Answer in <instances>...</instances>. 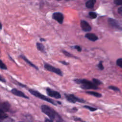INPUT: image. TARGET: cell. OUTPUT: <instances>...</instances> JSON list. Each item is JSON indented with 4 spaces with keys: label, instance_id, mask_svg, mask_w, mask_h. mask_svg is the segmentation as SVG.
Returning <instances> with one entry per match:
<instances>
[{
    "label": "cell",
    "instance_id": "6da1fadb",
    "mask_svg": "<svg viewBox=\"0 0 122 122\" xmlns=\"http://www.w3.org/2000/svg\"><path fill=\"white\" fill-rule=\"evenodd\" d=\"M41 111L46 115L48 116L52 120L56 122H65L61 116L52 108L47 105H42L41 107Z\"/></svg>",
    "mask_w": 122,
    "mask_h": 122
},
{
    "label": "cell",
    "instance_id": "7a4b0ae2",
    "mask_svg": "<svg viewBox=\"0 0 122 122\" xmlns=\"http://www.w3.org/2000/svg\"><path fill=\"white\" fill-rule=\"evenodd\" d=\"M74 82L77 84L80 85V87L82 89L89 90L99 89V87L92 83V81L85 79H74L73 80Z\"/></svg>",
    "mask_w": 122,
    "mask_h": 122
},
{
    "label": "cell",
    "instance_id": "3957f363",
    "mask_svg": "<svg viewBox=\"0 0 122 122\" xmlns=\"http://www.w3.org/2000/svg\"><path fill=\"white\" fill-rule=\"evenodd\" d=\"M28 91L32 95L36 97H37L42 100L45 101L46 102H47L54 105H57V102H55L54 101H53V100H52L51 99L48 98V97L44 95L43 94H41V92H38V91H36L35 90L32 89H28Z\"/></svg>",
    "mask_w": 122,
    "mask_h": 122
},
{
    "label": "cell",
    "instance_id": "277c9868",
    "mask_svg": "<svg viewBox=\"0 0 122 122\" xmlns=\"http://www.w3.org/2000/svg\"><path fill=\"white\" fill-rule=\"evenodd\" d=\"M44 68L45 70L49 71L54 73L57 75H59L60 76H63V73L60 69L57 68L46 62H44Z\"/></svg>",
    "mask_w": 122,
    "mask_h": 122
},
{
    "label": "cell",
    "instance_id": "5b68a950",
    "mask_svg": "<svg viewBox=\"0 0 122 122\" xmlns=\"http://www.w3.org/2000/svg\"><path fill=\"white\" fill-rule=\"evenodd\" d=\"M108 23L109 26L114 30L118 31H121L122 30L121 24L120 22L116 19L110 18H108Z\"/></svg>",
    "mask_w": 122,
    "mask_h": 122
},
{
    "label": "cell",
    "instance_id": "8992f818",
    "mask_svg": "<svg viewBox=\"0 0 122 122\" xmlns=\"http://www.w3.org/2000/svg\"><path fill=\"white\" fill-rule=\"evenodd\" d=\"M64 96L66 99V100L70 102L75 103L76 102L84 103L85 101L83 99L80 98L77 96H75L73 94H67L65 93Z\"/></svg>",
    "mask_w": 122,
    "mask_h": 122
},
{
    "label": "cell",
    "instance_id": "52a82bcc",
    "mask_svg": "<svg viewBox=\"0 0 122 122\" xmlns=\"http://www.w3.org/2000/svg\"><path fill=\"white\" fill-rule=\"evenodd\" d=\"M46 92L47 93V94L51 97H53L55 99H60L61 98V94H60V93L59 92H58V91H55L53 89H51L50 88H47L46 89Z\"/></svg>",
    "mask_w": 122,
    "mask_h": 122
},
{
    "label": "cell",
    "instance_id": "ba28073f",
    "mask_svg": "<svg viewBox=\"0 0 122 122\" xmlns=\"http://www.w3.org/2000/svg\"><path fill=\"white\" fill-rule=\"evenodd\" d=\"M64 15L60 12H54L52 15V18L53 20L57 21L59 24H62L64 20Z\"/></svg>",
    "mask_w": 122,
    "mask_h": 122
},
{
    "label": "cell",
    "instance_id": "9c48e42d",
    "mask_svg": "<svg viewBox=\"0 0 122 122\" xmlns=\"http://www.w3.org/2000/svg\"><path fill=\"white\" fill-rule=\"evenodd\" d=\"M80 26L83 31L85 32L90 31L92 28L89 23L85 20H81L80 21Z\"/></svg>",
    "mask_w": 122,
    "mask_h": 122
},
{
    "label": "cell",
    "instance_id": "30bf717a",
    "mask_svg": "<svg viewBox=\"0 0 122 122\" xmlns=\"http://www.w3.org/2000/svg\"><path fill=\"white\" fill-rule=\"evenodd\" d=\"M10 92L14 95L18 96V97H22L23 98H25V99H29V97H28L24 93H23L22 92L18 90L16 88H13L11 90Z\"/></svg>",
    "mask_w": 122,
    "mask_h": 122
},
{
    "label": "cell",
    "instance_id": "8fae6325",
    "mask_svg": "<svg viewBox=\"0 0 122 122\" xmlns=\"http://www.w3.org/2000/svg\"><path fill=\"white\" fill-rule=\"evenodd\" d=\"M10 107V104L8 102H0V111L6 112L9 111Z\"/></svg>",
    "mask_w": 122,
    "mask_h": 122
},
{
    "label": "cell",
    "instance_id": "7c38bea8",
    "mask_svg": "<svg viewBox=\"0 0 122 122\" xmlns=\"http://www.w3.org/2000/svg\"><path fill=\"white\" fill-rule=\"evenodd\" d=\"M85 37L93 42H95L99 40L98 37L93 33H87L85 35Z\"/></svg>",
    "mask_w": 122,
    "mask_h": 122
},
{
    "label": "cell",
    "instance_id": "4fadbf2b",
    "mask_svg": "<svg viewBox=\"0 0 122 122\" xmlns=\"http://www.w3.org/2000/svg\"><path fill=\"white\" fill-rule=\"evenodd\" d=\"M19 57L21 58L22 60H23L27 64H28L30 66L33 67V68H34L35 70H36L37 71L39 70V68L36 65H35L34 63H33L31 61H30L25 56H24L22 54H21L19 56Z\"/></svg>",
    "mask_w": 122,
    "mask_h": 122
},
{
    "label": "cell",
    "instance_id": "5bb4252c",
    "mask_svg": "<svg viewBox=\"0 0 122 122\" xmlns=\"http://www.w3.org/2000/svg\"><path fill=\"white\" fill-rule=\"evenodd\" d=\"M36 48L37 49V50L39 51H40L41 52L43 53H46V49H45V47L44 46V45L41 42H37L36 43Z\"/></svg>",
    "mask_w": 122,
    "mask_h": 122
},
{
    "label": "cell",
    "instance_id": "9a60e30c",
    "mask_svg": "<svg viewBox=\"0 0 122 122\" xmlns=\"http://www.w3.org/2000/svg\"><path fill=\"white\" fill-rule=\"evenodd\" d=\"M96 2V1L95 0H89L86 2L85 6L88 9H92L94 6Z\"/></svg>",
    "mask_w": 122,
    "mask_h": 122
},
{
    "label": "cell",
    "instance_id": "2e32d148",
    "mask_svg": "<svg viewBox=\"0 0 122 122\" xmlns=\"http://www.w3.org/2000/svg\"><path fill=\"white\" fill-rule=\"evenodd\" d=\"M87 94H88L90 95H92L97 98H101L102 97V94L100 93H99L96 92L94 91H87L85 92Z\"/></svg>",
    "mask_w": 122,
    "mask_h": 122
},
{
    "label": "cell",
    "instance_id": "e0dca14e",
    "mask_svg": "<svg viewBox=\"0 0 122 122\" xmlns=\"http://www.w3.org/2000/svg\"><path fill=\"white\" fill-rule=\"evenodd\" d=\"M61 52L67 57H69V58H73L74 59H79V58L75 56H74V55L72 54L70 52H68V51L65 50H61Z\"/></svg>",
    "mask_w": 122,
    "mask_h": 122
},
{
    "label": "cell",
    "instance_id": "ac0fdd59",
    "mask_svg": "<svg viewBox=\"0 0 122 122\" xmlns=\"http://www.w3.org/2000/svg\"><path fill=\"white\" fill-rule=\"evenodd\" d=\"M92 82L93 84H94L95 85H96L97 86L99 85H102L103 84V82L101 81H100L99 79H96V78H93L92 79Z\"/></svg>",
    "mask_w": 122,
    "mask_h": 122
},
{
    "label": "cell",
    "instance_id": "d6986e66",
    "mask_svg": "<svg viewBox=\"0 0 122 122\" xmlns=\"http://www.w3.org/2000/svg\"><path fill=\"white\" fill-rule=\"evenodd\" d=\"M7 117L8 115L6 114L5 112L0 111V122L3 120H4L5 118H7Z\"/></svg>",
    "mask_w": 122,
    "mask_h": 122
},
{
    "label": "cell",
    "instance_id": "ffe728a7",
    "mask_svg": "<svg viewBox=\"0 0 122 122\" xmlns=\"http://www.w3.org/2000/svg\"><path fill=\"white\" fill-rule=\"evenodd\" d=\"M108 89H109L110 90H112L113 91L117 92H121L120 89L118 87H117L116 86H112V85L109 86L108 87Z\"/></svg>",
    "mask_w": 122,
    "mask_h": 122
},
{
    "label": "cell",
    "instance_id": "44dd1931",
    "mask_svg": "<svg viewBox=\"0 0 122 122\" xmlns=\"http://www.w3.org/2000/svg\"><path fill=\"white\" fill-rule=\"evenodd\" d=\"M89 16L91 19H95L97 17V14L93 11H90L89 13Z\"/></svg>",
    "mask_w": 122,
    "mask_h": 122
},
{
    "label": "cell",
    "instance_id": "7402d4cb",
    "mask_svg": "<svg viewBox=\"0 0 122 122\" xmlns=\"http://www.w3.org/2000/svg\"><path fill=\"white\" fill-rule=\"evenodd\" d=\"M116 65L119 66V67H120L121 68H122V58H118L116 61Z\"/></svg>",
    "mask_w": 122,
    "mask_h": 122
},
{
    "label": "cell",
    "instance_id": "603a6c76",
    "mask_svg": "<svg viewBox=\"0 0 122 122\" xmlns=\"http://www.w3.org/2000/svg\"><path fill=\"white\" fill-rule=\"evenodd\" d=\"M0 68L2 70H7V67L6 65L3 63L1 60L0 59Z\"/></svg>",
    "mask_w": 122,
    "mask_h": 122
},
{
    "label": "cell",
    "instance_id": "cb8c5ba5",
    "mask_svg": "<svg viewBox=\"0 0 122 122\" xmlns=\"http://www.w3.org/2000/svg\"><path fill=\"white\" fill-rule=\"evenodd\" d=\"M83 107L89 110L90 111H92V112H93V111H95L96 110H97V108H94V107H91V106H88V105H85L83 106Z\"/></svg>",
    "mask_w": 122,
    "mask_h": 122
},
{
    "label": "cell",
    "instance_id": "d4e9b609",
    "mask_svg": "<svg viewBox=\"0 0 122 122\" xmlns=\"http://www.w3.org/2000/svg\"><path fill=\"white\" fill-rule=\"evenodd\" d=\"M0 122H14V121L12 119H11L8 116L7 118H5L4 120L1 121Z\"/></svg>",
    "mask_w": 122,
    "mask_h": 122
},
{
    "label": "cell",
    "instance_id": "484cf974",
    "mask_svg": "<svg viewBox=\"0 0 122 122\" xmlns=\"http://www.w3.org/2000/svg\"><path fill=\"white\" fill-rule=\"evenodd\" d=\"M97 67L99 68V69L101 70V71H102V70H104V66L102 65V61H101L98 63V64H97Z\"/></svg>",
    "mask_w": 122,
    "mask_h": 122
},
{
    "label": "cell",
    "instance_id": "4316f807",
    "mask_svg": "<svg viewBox=\"0 0 122 122\" xmlns=\"http://www.w3.org/2000/svg\"><path fill=\"white\" fill-rule=\"evenodd\" d=\"M72 48H73V49H74L75 50H76L78 51H79V52H81V51H82V49H81V47L80 46H79V45H74V46H72V47H71Z\"/></svg>",
    "mask_w": 122,
    "mask_h": 122
},
{
    "label": "cell",
    "instance_id": "83f0119b",
    "mask_svg": "<svg viewBox=\"0 0 122 122\" xmlns=\"http://www.w3.org/2000/svg\"><path fill=\"white\" fill-rule=\"evenodd\" d=\"M16 81L17 84H18L19 86H20V87H21L22 88H26L27 87L26 85H25V84H23L22 83H20V82L19 81Z\"/></svg>",
    "mask_w": 122,
    "mask_h": 122
},
{
    "label": "cell",
    "instance_id": "f1b7e54d",
    "mask_svg": "<svg viewBox=\"0 0 122 122\" xmlns=\"http://www.w3.org/2000/svg\"><path fill=\"white\" fill-rule=\"evenodd\" d=\"M113 2L114 3L117 5V6H119V5H122V2L120 0H114L113 1Z\"/></svg>",
    "mask_w": 122,
    "mask_h": 122
},
{
    "label": "cell",
    "instance_id": "f546056e",
    "mask_svg": "<svg viewBox=\"0 0 122 122\" xmlns=\"http://www.w3.org/2000/svg\"><path fill=\"white\" fill-rule=\"evenodd\" d=\"M59 62L61 64H62L64 65H69L70 64V63L68 62H67L66 61H59Z\"/></svg>",
    "mask_w": 122,
    "mask_h": 122
},
{
    "label": "cell",
    "instance_id": "4dcf8cb0",
    "mask_svg": "<svg viewBox=\"0 0 122 122\" xmlns=\"http://www.w3.org/2000/svg\"><path fill=\"white\" fill-rule=\"evenodd\" d=\"M117 11L119 14H120L121 15H122V6L120 7L117 9Z\"/></svg>",
    "mask_w": 122,
    "mask_h": 122
},
{
    "label": "cell",
    "instance_id": "1f68e13d",
    "mask_svg": "<svg viewBox=\"0 0 122 122\" xmlns=\"http://www.w3.org/2000/svg\"><path fill=\"white\" fill-rule=\"evenodd\" d=\"M0 81L2 82H4V83H5L6 82V80L0 75Z\"/></svg>",
    "mask_w": 122,
    "mask_h": 122
},
{
    "label": "cell",
    "instance_id": "d6a6232c",
    "mask_svg": "<svg viewBox=\"0 0 122 122\" xmlns=\"http://www.w3.org/2000/svg\"><path fill=\"white\" fill-rule=\"evenodd\" d=\"M40 41H41V42H43V41H46V40L43 38H41L40 39Z\"/></svg>",
    "mask_w": 122,
    "mask_h": 122
},
{
    "label": "cell",
    "instance_id": "836d02e7",
    "mask_svg": "<svg viewBox=\"0 0 122 122\" xmlns=\"http://www.w3.org/2000/svg\"><path fill=\"white\" fill-rule=\"evenodd\" d=\"M45 122H53V121L52 120H51L50 119H46L45 120Z\"/></svg>",
    "mask_w": 122,
    "mask_h": 122
},
{
    "label": "cell",
    "instance_id": "e575fe53",
    "mask_svg": "<svg viewBox=\"0 0 122 122\" xmlns=\"http://www.w3.org/2000/svg\"><path fill=\"white\" fill-rule=\"evenodd\" d=\"M9 58H10V59L11 60H12L13 61H14V62L15 63V62L14 61V60H13V59H12V58H11V57H10V55H9Z\"/></svg>",
    "mask_w": 122,
    "mask_h": 122
},
{
    "label": "cell",
    "instance_id": "d590c367",
    "mask_svg": "<svg viewBox=\"0 0 122 122\" xmlns=\"http://www.w3.org/2000/svg\"><path fill=\"white\" fill-rule=\"evenodd\" d=\"M2 28V25L1 23L0 22V30H1Z\"/></svg>",
    "mask_w": 122,
    "mask_h": 122
},
{
    "label": "cell",
    "instance_id": "8d00e7d4",
    "mask_svg": "<svg viewBox=\"0 0 122 122\" xmlns=\"http://www.w3.org/2000/svg\"></svg>",
    "mask_w": 122,
    "mask_h": 122
}]
</instances>
